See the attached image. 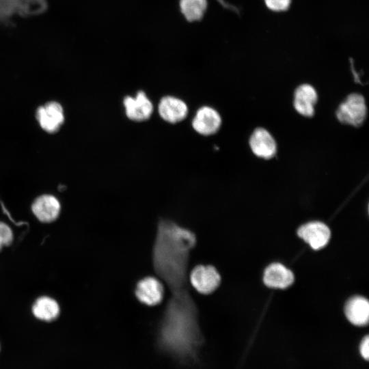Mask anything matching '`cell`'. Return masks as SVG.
<instances>
[{
    "label": "cell",
    "instance_id": "3",
    "mask_svg": "<svg viewBox=\"0 0 369 369\" xmlns=\"http://www.w3.org/2000/svg\"><path fill=\"white\" fill-rule=\"evenodd\" d=\"M189 279L193 287L198 292L208 295L219 286L221 276L214 266L199 264L190 273Z\"/></svg>",
    "mask_w": 369,
    "mask_h": 369
},
{
    "label": "cell",
    "instance_id": "12",
    "mask_svg": "<svg viewBox=\"0 0 369 369\" xmlns=\"http://www.w3.org/2000/svg\"><path fill=\"white\" fill-rule=\"evenodd\" d=\"M58 200L51 195H43L35 200L31 209L34 215L42 222L49 223L55 220L60 212Z\"/></svg>",
    "mask_w": 369,
    "mask_h": 369
},
{
    "label": "cell",
    "instance_id": "21",
    "mask_svg": "<svg viewBox=\"0 0 369 369\" xmlns=\"http://www.w3.org/2000/svg\"><path fill=\"white\" fill-rule=\"evenodd\" d=\"M3 245L0 243V250L1 249Z\"/></svg>",
    "mask_w": 369,
    "mask_h": 369
},
{
    "label": "cell",
    "instance_id": "13",
    "mask_svg": "<svg viewBox=\"0 0 369 369\" xmlns=\"http://www.w3.org/2000/svg\"><path fill=\"white\" fill-rule=\"evenodd\" d=\"M318 96L314 87L309 84H302L295 90L294 94V107L301 115L312 117L314 114V105Z\"/></svg>",
    "mask_w": 369,
    "mask_h": 369
},
{
    "label": "cell",
    "instance_id": "8",
    "mask_svg": "<svg viewBox=\"0 0 369 369\" xmlns=\"http://www.w3.org/2000/svg\"><path fill=\"white\" fill-rule=\"evenodd\" d=\"M124 105L127 117L134 121L146 120L153 111L152 104L143 91L138 92L135 98L125 97Z\"/></svg>",
    "mask_w": 369,
    "mask_h": 369
},
{
    "label": "cell",
    "instance_id": "5",
    "mask_svg": "<svg viewBox=\"0 0 369 369\" xmlns=\"http://www.w3.org/2000/svg\"><path fill=\"white\" fill-rule=\"evenodd\" d=\"M45 5L43 0H0V22L8 20L15 14L40 12Z\"/></svg>",
    "mask_w": 369,
    "mask_h": 369
},
{
    "label": "cell",
    "instance_id": "16",
    "mask_svg": "<svg viewBox=\"0 0 369 369\" xmlns=\"http://www.w3.org/2000/svg\"><path fill=\"white\" fill-rule=\"evenodd\" d=\"M32 313L40 320L51 322L58 317L59 307L53 299L46 296L40 297L33 305Z\"/></svg>",
    "mask_w": 369,
    "mask_h": 369
},
{
    "label": "cell",
    "instance_id": "4",
    "mask_svg": "<svg viewBox=\"0 0 369 369\" xmlns=\"http://www.w3.org/2000/svg\"><path fill=\"white\" fill-rule=\"evenodd\" d=\"M135 295L143 304L154 306L160 303L163 298V286L157 278L146 277L137 283Z\"/></svg>",
    "mask_w": 369,
    "mask_h": 369
},
{
    "label": "cell",
    "instance_id": "11",
    "mask_svg": "<svg viewBox=\"0 0 369 369\" xmlns=\"http://www.w3.org/2000/svg\"><path fill=\"white\" fill-rule=\"evenodd\" d=\"M158 111L160 116L170 123H176L183 120L188 113V108L185 102L173 96H165L161 98Z\"/></svg>",
    "mask_w": 369,
    "mask_h": 369
},
{
    "label": "cell",
    "instance_id": "2",
    "mask_svg": "<svg viewBox=\"0 0 369 369\" xmlns=\"http://www.w3.org/2000/svg\"><path fill=\"white\" fill-rule=\"evenodd\" d=\"M336 116L343 124L355 126L362 124L366 116V106L363 96L357 93L349 94L338 107Z\"/></svg>",
    "mask_w": 369,
    "mask_h": 369
},
{
    "label": "cell",
    "instance_id": "15",
    "mask_svg": "<svg viewBox=\"0 0 369 369\" xmlns=\"http://www.w3.org/2000/svg\"><path fill=\"white\" fill-rule=\"evenodd\" d=\"M344 311L346 318L353 325L362 326L368 322L369 303L364 297L357 296L350 299Z\"/></svg>",
    "mask_w": 369,
    "mask_h": 369
},
{
    "label": "cell",
    "instance_id": "10",
    "mask_svg": "<svg viewBox=\"0 0 369 369\" xmlns=\"http://www.w3.org/2000/svg\"><path fill=\"white\" fill-rule=\"evenodd\" d=\"M253 153L260 158L271 159L276 153V142L269 131L262 128H256L249 139Z\"/></svg>",
    "mask_w": 369,
    "mask_h": 369
},
{
    "label": "cell",
    "instance_id": "20",
    "mask_svg": "<svg viewBox=\"0 0 369 369\" xmlns=\"http://www.w3.org/2000/svg\"><path fill=\"white\" fill-rule=\"evenodd\" d=\"M360 353L361 356L366 359H368L369 357V338L368 336H366L362 340L360 345Z\"/></svg>",
    "mask_w": 369,
    "mask_h": 369
},
{
    "label": "cell",
    "instance_id": "17",
    "mask_svg": "<svg viewBox=\"0 0 369 369\" xmlns=\"http://www.w3.org/2000/svg\"><path fill=\"white\" fill-rule=\"evenodd\" d=\"M206 0H180L179 8L184 18L189 22L201 20L207 9Z\"/></svg>",
    "mask_w": 369,
    "mask_h": 369
},
{
    "label": "cell",
    "instance_id": "14",
    "mask_svg": "<svg viewBox=\"0 0 369 369\" xmlns=\"http://www.w3.org/2000/svg\"><path fill=\"white\" fill-rule=\"evenodd\" d=\"M263 281L270 288H286L294 282L293 273L280 263H273L264 271Z\"/></svg>",
    "mask_w": 369,
    "mask_h": 369
},
{
    "label": "cell",
    "instance_id": "19",
    "mask_svg": "<svg viewBox=\"0 0 369 369\" xmlns=\"http://www.w3.org/2000/svg\"><path fill=\"white\" fill-rule=\"evenodd\" d=\"M13 241V234L11 228L5 223L0 221V243L9 245Z\"/></svg>",
    "mask_w": 369,
    "mask_h": 369
},
{
    "label": "cell",
    "instance_id": "7",
    "mask_svg": "<svg viewBox=\"0 0 369 369\" xmlns=\"http://www.w3.org/2000/svg\"><path fill=\"white\" fill-rule=\"evenodd\" d=\"M36 118L42 129L49 133H54L64 122L63 108L57 102H49L37 109Z\"/></svg>",
    "mask_w": 369,
    "mask_h": 369
},
{
    "label": "cell",
    "instance_id": "18",
    "mask_svg": "<svg viewBox=\"0 0 369 369\" xmlns=\"http://www.w3.org/2000/svg\"><path fill=\"white\" fill-rule=\"evenodd\" d=\"M266 7L275 12L286 11L290 5L291 0H264Z\"/></svg>",
    "mask_w": 369,
    "mask_h": 369
},
{
    "label": "cell",
    "instance_id": "9",
    "mask_svg": "<svg viewBox=\"0 0 369 369\" xmlns=\"http://www.w3.org/2000/svg\"><path fill=\"white\" fill-rule=\"evenodd\" d=\"M221 124V118L219 113L215 109L207 106L197 110L192 122L194 130L203 135L215 133Z\"/></svg>",
    "mask_w": 369,
    "mask_h": 369
},
{
    "label": "cell",
    "instance_id": "1",
    "mask_svg": "<svg viewBox=\"0 0 369 369\" xmlns=\"http://www.w3.org/2000/svg\"><path fill=\"white\" fill-rule=\"evenodd\" d=\"M196 236L189 229L168 219H160L152 248L155 273L171 292L159 329L176 336H184L200 327L197 309L188 286V264Z\"/></svg>",
    "mask_w": 369,
    "mask_h": 369
},
{
    "label": "cell",
    "instance_id": "6",
    "mask_svg": "<svg viewBox=\"0 0 369 369\" xmlns=\"http://www.w3.org/2000/svg\"><path fill=\"white\" fill-rule=\"evenodd\" d=\"M297 233L299 237L316 250L324 247L331 236L328 226L320 221H312L301 226Z\"/></svg>",
    "mask_w": 369,
    "mask_h": 369
},
{
    "label": "cell",
    "instance_id": "22",
    "mask_svg": "<svg viewBox=\"0 0 369 369\" xmlns=\"http://www.w3.org/2000/svg\"><path fill=\"white\" fill-rule=\"evenodd\" d=\"M0 351H1V345H0Z\"/></svg>",
    "mask_w": 369,
    "mask_h": 369
}]
</instances>
